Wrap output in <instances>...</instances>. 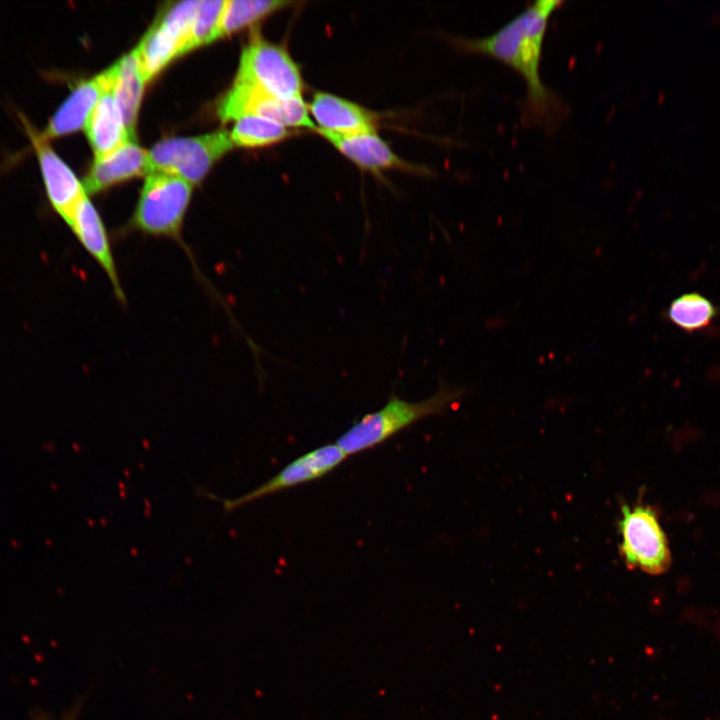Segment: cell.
Returning a JSON list of instances; mask_svg holds the SVG:
<instances>
[{"mask_svg":"<svg viewBox=\"0 0 720 720\" xmlns=\"http://www.w3.org/2000/svg\"><path fill=\"white\" fill-rule=\"evenodd\" d=\"M233 142L226 130L197 137L168 138L147 152V175H176L191 185L200 182L213 164L227 153Z\"/></svg>","mask_w":720,"mask_h":720,"instance_id":"4","label":"cell"},{"mask_svg":"<svg viewBox=\"0 0 720 720\" xmlns=\"http://www.w3.org/2000/svg\"><path fill=\"white\" fill-rule=\"evenodd\" d=\"M562 4L558 0L534 1L486 36L454 40L463 52L492 57L516 71L526 88L520 104L521 122L548 131L557 128L568 113L566 103L543 82L540 74L548 22Z\"/></svg>","mask_w":720,"mask_h":720,"instance_id":"1","label":"cell"},{"mask_svg":"<svg viewBox=\"0 0 720 720\" xmlns=\"http://www.w3.org/2000/svg\"><path fill=\"white\" fill-rule=\"evenodd\" d=\"M25 128L37 155L49 202L67 222L80 201L88 196L85 188L49 141L30 124H26Z\"/></svg>","mask_w":720,"mask_h":720,"instance_id":"10","label":"cell"},{"mask_svg":"<svg viewBox=\"0 0 720 720\" xmlns=\"http://www.w3.org/2000/svg\"><path fill=\"white\" fill-rule=\"evenodd\" d=\"M37 720H45V719L40 718V716H39ZM64 720H74V719H73V715L70 714V716H69L68 718L64 719Z\"/></svg>","mask_w":720,"mask_h":720,"instance_id":"22","label":"cell"},{"mask_svg":"<svg viewBox=\"0 0 720 720\" xmlns=\"http://www.w3.org/2000/svg\"><path fill=\"white\" fill-rule=\"evenodd\" d=\"M191 27V14L180 6L168 8L151 26L133 50L145 82L172 59L184 54Z\"/></svg>","mask_w":720,"mask_h":720,"instance_id":"9","label":"cell"},{"mask_svg":"<svg viewBox=\"0 0 720 720\" xmlns=\"http://www.w3.org/2000/svg\"><path fill=\"white\" fill-rule=\"evenodd\" d=\"M147 174V152L130 141L113 152L95 158L83 186L86 193H97L118 182Z\"/></svg>","mask_w":720,"mask_h":720,"instance_id":"15","label":"cell"},{"mask_svg":"<svg viewBox=\"0 0 720 720\" xmlns=\"http://www.w3.org/2000/svg\"><path fill=\"white\" fill-rule=\"evenodd\" d=\"M217 114L224 122L255 114L274 120L287 128L316 129L303 97L281 99L236 80L219 101Z\"/></svg>","mask_w":720,"mask_h":720,"instance_id":"8","label":"cell"},{"mask_svg":"<svg viewBox=\"0 0 720 720\" xmlns=\"http://www.w3.org/2000/svg\"><path fill=\"white\" fill-rule=\"evenodd\" d=\"M464 394L465 388L443 382L433 395L419 401L391 394L380 409L354 422L335 443L347 456L372 449L420 420L443 414Z\"/></svg>","mask_w":720,"mask_h":720,"instance_id":"2","label":"cell"},{"mask_svg":"<svg viewBox=\"0 0 720 720\" xmlns=\"http://www.w3.org/2000/svg\"><path fill=\"white\" fill-rule=\"evenodd\" d=\"M316 131L344 157L366 171L378 174L392 169L418 170L414 165L401 159L376 132L340 135Z\"/></svg>","mask_w":720,"mask_h":720,"instance_id":"14","label":"cell"},{"mask_svg":"<svg viewBox=\"0 0 720 720\" xmlns=\"http://www.w3.org/2000/svg\"><path fill=\"white\" fill-rule=\"evenodd\" d=\"M292 132L282 124L255 114L235 120L230 133L233 144L241 147H262L288 138Z\"/></svg>","mask_w":720,"mask_h":720,"instance_id":"20","label":"cell"},{"mask_svg":"<svg viewBox=\"0 0 720 720\" xmlns=\"http://www.w3.org/2000/svg\"><path fill=\"white\" fill-rule=\"evenodd\" d=\"M192 186L172 174L147 175L132 216L133 227L150 235L180 240Z\"/></svg>","mask_w":720,"mask_h":720,"instance_id":"3","label":"cell"},{"mask_svg":"<svg viewBox=\"0 0 720 720\" xmlns=\"http://www.w3.org/2000/svg\"><path fill=\"white\" fill-rule=\"evenodd\" d=\"M236 81L281 98L302 97L303 78L297 63L282 46L254 32L241 53Z\"/></svg>","mask_w":720,"mask_h":720,"instance_id":"5","label":"cell"},{"mask_svg":"<svg viewBox=\"0 0 720 720\" xmlns=\"http://www.w3.org/2000/svg\"><path fill=\"white\" fill-rule=\"evenodd\" d=\"M618 527L622 538L620 553L629 568L650 575L663 574L670 568L668 540L654 508L623 504Z\"/></svg>","mask_w":720,"mask_h":720,"instance_id":"6","label":"cell"},{"mask_svg":"<svg viewBox=\"0 0 720 720\" xmlns=\"http://www.w3.org/2000/svg\"><path fill=\"white\" fill-rule=\"evenodd\" d=\"M225 0H200L185 53L213 41Z\"/></svg>","mask_w":720,"mask_h":720,"instance_id":"21","label":"cell"},{"mask_svg":"<svg viewBox=\"0 0 720 720\" xmlns=\"http://www.w3.org/2000/svg\"><path fill=\"white\" fill-rule=\"evenodd\" d=\"M318 127L340 135L376 132L378 117L368 109L329 92L318 91L308 105Z\"/></svg>","mask_w":720,"mask_h":720,"instance_id":"11","label":"cell"},{"mask_svg":"<svg viewBox=\"0 0 720 720\" xmlns=\"http://www.w3.org/2000/svg\"><path fill=\"white\" fill-rule=\"evenodd\" d=\"M347 457L335 442L329 443L300 455L270 479L236 498H220L204 488H197V493L221 502L227 514L253 501L320 479L340 466Z\"/></svg>","mask_w":720,"mask_h":720,"instance_id":"7","label":"cell"},{"mask_svg":"<svg viewBox=\"0 0 720 720\" xmlns=\"http://www.w3.org/2000/svg\"><path fill=\"white\" fill-rule=\"evenodd\" d=\"M109 71L111 89L125 128L130 138L136 141L135 125L146 82L140 72L134 52L123 56L109 68Z\"/></svg>","mask_w":720,"mask_h":720,"instance_id":"17","label":"cell"},{"mask_svg":"<svg viewBox=\"0 0 720 720\" xmlns=\"http://www.w3.org/2000/svg\"><path fill=\"white\" fill-rule=\"evenodd\" d=\"M717 314L716 306L698 292L678 296L667 310L668 319L675 326L690 333L708 327Z\"/></svg>","mask_w":720,"mask_h":720,"instance_id":"19","label":"cell"},{"mask_svg":"<svg viewBox=\"0 0 720 720\" xmlns=\"http://www.w3.org/2000/svg\"><path fill=\"white\" fill-rule=\"evenodd\" d=\"M66 223L71 227L85 250L105 272L117 299L125 302V295L104 224L88 196L80 201Z\"/></svg>","mask_w":720,"mask_h":720,"instance_id":"12","label":"cell"},{"mask_svg":"<svg viewBox=\"0 0 720 720\" xmlns=\"http://www.w3.org/2000/svg\"><path fill=\"white\" fill-rule=\"evenodd\" d=\"M109 83L108 69L78 83L51 116L45 129L39 132L41 137L49 141L85 128L94 107Z\"/></svg>","mask_w":720,"mask_h":720,"instance_id":"13","label":"cell"},{"mask_svg":"<svg viewBox=\"0 0 720 720\" xmlns=\"http://www.w3.org/2000/svg\"><path fill=\"white\" fill-rule=\"evenodd\" d=\"M292 4L278 0H225L213 41L238 31Z\"/></svg>","mask_w":720,"mask_h":720,"instance_id":"18","label":"cell"},{"mask_svg":"<svg viewBox=\"0 0 720 720\" xmlns=\"http://www.w3.org/2000/svg\"><path fill=\"white\" fill-rule=\"evenodd\" d=\"M85 130L95 158L103 157L126 143L135 141L130 138L125 128L111 89V75L110 83L94 107Z\"/></svg>","mask_w":720,"mask_h":720,"instance_id":"16","label":"cell"}]
</instances>
